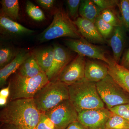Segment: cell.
I'll return each instance as SVG.
<instances>
[{"mask_svg":"<svg viewBox=\"0 0 129 129\" xmlns=\"http://www.w3.org/2000/svg\"><path fill=\"white\" fill-rule=\"evenodd\" d=\"M41 112L33 99H19L8 102L0 112V121L16 129H36Z\"/></svg>","mask_w":129,"mask_h":129,"instance_id":"6da1fadb","label":"cell"},{"mask_svg":"<svg viewBox=\"0 0 129 129\" xmlns=\"http://www.w3.org/2000/svg\"><path fill=\"white\" fill-rule=\"evenodd\" d=\"M68 86L69 100L78 113L105 107L98 92L96 83L85 78Z\"/></svg>","mask_w":129,"mask_h":129,"instance_id":"7a4b0ae2","label":"cell"},{"mask_svg":"<svg viewBox=\"0 0 129 129\" xmlns=\"http://www.w3.org/2000/svg\"><path fill=\"white\" fill-rule=\"evenodd\" d=\"M33 100L41 112H45L69 99L68 85L58 80L49 81L35 94Z\"/></svg>","mask_w":129,"mask_h":129,"instance_id":"3957f363","label":"cell"},{"mask_svg":"<svg viewBox=\"0 0 129 129\" xmlns=\"http://www.w3.org/2000/svg\"><path fill=\"white\" fill-rule=\"evenodd\" d=\"M49 81L46 74L43 72L32 78L24 77L18 73H15L8 84L10 90L9 102L17 99H33L36 93Z\"/></svg>","mask_w":129,"mask_h":129,"instance_id":"277c9868","label":"cell"},{"mask_svg":"<svg viewBox=\"0 0 129 129\" xmlns=\"http://www.w3.org/2000/svg\"><path fill=\"white\" fill-rule=\"evenodd\" d=\"M38 37L42 43L61 37L79 39L82 36L68 13L60 8L54 14L51 24Z\"/></svg>","mask_w":129,"mask_h":129,"instance_id":"5b68a950","label":"cell"},{"mask_svg":"<svg viewBox=\"0 0 129 129\" xmlns=\"http://www.w3.org/2000/svg\"><path fill=\"white\" fill-rule=\"evenodd\" d=\"M98 92L107 108L129 103V94L109 74L96 83Z\"/></svg>","mask_w":129,"mask_h":129,"instance_id":"8992f818","label":"cell"},{"mask_svg":"<svg viewBox=\"0 0 129 129\" xmlns=\"http://www.w3.org/2000/svg\"><path fill=\"white\" fill-rule=\"evenodd\" d=\"M44 113L56 129H66L73 122L78 120V112L69 99Z\"/></svg>","mask_w":129,"mask_h":129,"instance_id":"52a82bcc","label":"cell"},{"mask_svg":"<svg viewBox=\"0 0 129 129\" xmlns=\"http://www.w3.org/2000/svg\"><path fill=\"white\" fill-rule=\"evenodd\" d=\"M65 43L70 49L79 55L100 60L108 65L110 63V59L107 57L102 48L89 42L83 37L79 39L67 40Z\"/></svg>","mask_w":129,"mask_h":129,"instance_id":"ba28073f","label":"cell"},{"mask_svg":"<svg viewBox=\"0 0 129 129\" xmlns=\"http://www.w3.org/2000/svg\"><path fill=\"white\" fill-rule=\"evenodd\" d=\"M111 112L105 107L78 113V120L88 129H105Z\"/></svg>","mask_w":129,"mask_h":129,"instance_id":"9c48e42d","label":"cell"},{"mask_svg":"<svg viewBox=\"0 0 129 129\" xmlns=\"http://www.w3.org/2000/svg\"><path fill=\"white\" fill-rule=\"evenodd\" d=\"M86 63L85 57L78 55L63 70L56 80L68 86L83 80L85 79Z\"/></svg>","mask_w":129,"mask_h":129,"instance_id":"30bf717a","label":"cell"},{"mask_svg":"<svg viewBox=\"0 0 129 129\" xmlns=\"http://www.w3.org/2000/svg\"><path fill=\"white\" fill-rule=\"evenodd\" d=\"M54 57L50 69L46 73L49 81L56 80L61 72L72 60V55L67 48L58 45L53 46Z\"/></svg>","mask_w":129,"mask_h":129,"instance_id":"8fae6325","label":"cell"},{"mask_svg":"<svg viewBox=\"0 0 129 129\" xmlns=\"http://www.w3.org/2000/svg\"><path fill=\"white\" fill-rule=\"evenodd\" d=\"M73 22L81 36L89 42L94 44L106 43V40L100 34L94 23L80 17Z\"/></svg>","mask_w":129,"mask_h":129,"instance_id":"7c38bea8","label":"cell"},{"mask_svg":"<svg viewBox=\"0 0 129 129\" xmlns=\"http://www.w3.org/2000/svg\"><path fill=\"white\" fill-rule=\"evenodd\" d=\"M1 33L7 36L17 37L34 34V30L25 27L1 13Z\"/></svg>","mask_w":129,"mask_h":129,"instance_id":"4fadbf2b","label":"cell"},{"mask_svg":"<svg viewBox=\"0 0 129 129\" xmlns=\"http://www.w3.org/2000/svg\"><path fill=\"white\" fill-rule=\"evenodd\" d=\"M127 32L123 25L115 27L109 41L113 51V59L119 64L126 45Z\"/></svg>","mask_w":129,"mask_h":129,"instance_id":"5bb4252c","label":"cell"},{"mask_svg":"<svg viewBox=\"0 0 129 129\" xmlns=\"http://www.w3.org/2000/svg\"><path fill=\"white\" fill-rule=\"evenodd\" d=\"M30 55L27 51H20L13 60L0 70V87L2 88L7 83L8 78L19 69L21 65Z\"/></svg>","mask_w":129,"mask_h":129,"instance_id":"9a60e30c","label":"cell"},{"mask_svg":"<svg viewBox=\"0 0 129 129\" xmlns=\"http://www.w3.org/2000/svg\"><path fill=\"white\" fill-rule=\"evenodd\" d=\"M109 75L108 65L96 61L89 60L86 63L85 78L96 83L103 80Z\"/></svg>","mask_w":129,"mask_h":129,"instance_id":"2e32d148","label":"cell"},{"mask_svg":"<svg viewBox=\"0 0 129 129\" xmlns=\"http://www.w3.org/2000/svg\"><path fill=\"white\" fill-rule=\"evenodd\" d=\"M109 74L129 94V70L110 59Z\"/></svg>","mask_w":129,"mask_h":129,"instance_id":"e0dca14e","label":"cell"},{"mask_svg":"<svg viewBox=\"0 0 129 129\" xmlns=\"http://www.w3.org/2000/svg\"><path fill=\"white\" fill-rule=\"evenodd\" d=\"M32 55L34 57L42 71L46 73L51 68L53 62V47H48L35 51Z\"/></svg>","mask_w":129,"mask_h":129,"instance_id":"ac0fdd59","label":"cell"},{"mask_svg":"<svg viewBox=\"0 0 129 129\" xmlns=\"http://www.w3.org/2000/svg\"><path fill=\"white\" fill-rule=\"evenodd\" d=\"M103 11L92 0L81 1L79 14L83 18L94 23L97 17Z\"/></svg>","mask_w":129,"mask_h":129,"instance_id":"d6986e66","label":"cell"},{"mask_svg":"<svg viewBox=\"0 0 129 129\" xmlns=\"http://www.w3.org/2000/svg\"><path fill=\"white\" fill-rule=\"evenodd\" d=\"M18 70L20 75L28 78L35 77L43 72L32 55L24 62Z\"/></svg>","mask_w":129,"mask_h":129,"instance_id":"ffe728a7","label":"cell"},{"mask_svg":"<svg viewBox=\"0 0 129 129\" xmlns=\"http://www.w3.org/2000/svg\"><path fill=\"white\" fill-rule=\"evenodd\" d=\"M1 13L5 16L13 21H16L19 18V4L17 0H2Z\"/></svg>","mask_w":129,"mask_h":129,"instance_id":"44dd1931","label":"cell"},{"mask_svg":"<svg viewBox=\"0 0 129 129\" xmlns=\"http://www.w3.org/2000/svg\"><path fill=\"white\" fill-rule=\"evenodd\" d=\"M105 129H129V123L119 115L111 112Z\"/></svg>","mask_w":129,"mask_h":129,"instance_id":"7402d4cb","label":"cell"},{"mask_svg":"<svg viewBox=\"0 0 129 129\" xmlns=\"http://www.w3.org/2000/svg\"><path fill=\"white\" fill-rule=\"evenodd\" d=\"M94 23L98 30L104 39H107L112 36L115 27L104 21L100 15L97 17Z\"/></svg>","mask_w":129,"mask_h":129,"instance_id":"603a6c76","label":"cell"},{"mask_svg":"<svg viewBox=\"0 0 129 129\" xmlns=\"http://www.w3.org/2000/svg\"><path fill=\"white\" fill-rule=\"evenodd\" d=\"M100 16L104 21L115 27L123 25L120 16H117L113 9L103 10Z\"/></svg>","mask_w":129,"mask_h":129,"instance_id":"cb8c5ba5","label":"cell"},{"mask_svg":"<svg viewBox=\"0 0 129 129\" xmlns=\"http://www.w3.org/2000/svg\"><path fill=\"white\" fill-rule=\"evenodd\" d=\"M26 11L28 16L35 21L41 22L45 19L43 12L29 1L26 2Z\"/></svg>","mask_w":129,"mask_h":129,"instance_id":"d4e9b609","label":"cell"},{"mask_svg":"<svg viewBox=\"0 0 129 129\" xmlns=\"http://www.w3.org/2000/svg\"><path fill=\"white\" fill-rule=\"evenodd\" d=\"M120 20L127 32H129V0H121L118 6Z\"/></svg>","mask_w":129,"mask_h":129,"instance_id":"484cf974","label":"cell"},{"mask_svg":"<svg viewBox=\"0 0 129 129\" xmlns=\"http://www.w3.org/2000/svg\"><path fill=\"white\" fill-rule=\"evenodd\" d=\"M17 53L7 46L1 47L0 49V68H2L14 59Z\"/></svg>","mask_w":129,"mask_h":129,"instance_id":"4316f807","label":"cell"},{"mask_svg":"<svg viewBox=\"0 0 129 129\" xmlns=\"http://www.w3.org/2000/svg\"><path fill=\"white\" fill-rule=\"evenodd\" d=\"M80 0H68L67 4L68 14L70 18L75 20L79 17Z\"/></svg>","mask_w":129,"mask_h":129,"instance_id":"83f0119b","label":"cell"},{"mask_svg":"<svg viewBox=\"0 0 129 129\" xmlns=\"http://www.w3.org/2000/svg\"><path fill=\"white\" fill-rule=\"evenodd\" d=\"M109 110L124 119L129 123V103L116 106Z\"/></svg>","mask_w":129,"mask_h":129,"instance_id":"f1b7e54d","label":"cell"},{"mask_svg":"<svg viewBox=\"0 0 129 129\" xmlns=\"http://www.w3.org/2000/svg\"><path fill=\"white\" fill-rule=\"evenodd\" d=\"M95 4L103 10L113 9L118 6L119 1L117 0H92Z\"/></svg>","mask_w":129,"mask_h":129,"instance_id":"f546056e","label":"cell"},{"mask_svg":"<svg viewBox=\"0 0 129 129\" xmlns=\"http://www.w3.org/2000/svg\"><path fill=\"white\" fill-rule=\"evenodd\" d=\"M36 129H56L53 123L45 115L44 113L41 112L40 121Z\"/></svg>","mask_w":129,"mask_h":129,"instance_id":"4dcf8cb0","label":"cell"},{"mask_svg":"<svg viewBox=\"0 0 129 129\" xmlns=\"http://www.w3.org/2000/svg\"><path fill=\"white\" fill-rule=\"evenodd\" d=\"M120 62L121 66L129 70V47L123 53Z\"/></svg>","mask_w":129,"mask_h":129,"instance_id":"1f68e13d","label":"cell"},{"mask_svg":"<svg viewBox=\"0 0 129 129\" xmlns=\"http://www.w3.org/2000/svg\"><path fill=\"white\" fill-rule=\"evenodd\" d=\"M55 1L54 0H37L36 2L40 6L46 9H50L52 8Z\"/></svg>","mask_w":129,"mask_h":129,"instance_id":"d6a6232c","label":"cell"},{"mask_svg":"<svg viewBox=\"0 0 129 129\" xmlns=\"http://www.w3.org/2000/svg\"><path fill=\"white\" fill-rule=\"evenodd\" d=\"M66 129H88L78 120L69 125Z\"/></svg>","mask_w":129,"mask_h":129,"instance_id":"836d02e7","label":"cell"},{"mask_svg":"<svg viewBox=\"0 0 129 129\" xmlns=\"http://www.w3.org/2000/svg\"><path fill=\"white\" fill-rule=\"evenodd\" d=\"M10 94V88L8 85L7 87L2 88L0 90V97H2L9 99Z\"/></svg>","mask_w":129,"mask_h":129,"instance_id":"e575fe53","label":"cell"},{"mask_svg":"<svg viewBox=\"0 0 129 129\" xmlns=\"http://www.w3.org/2000/svg\"><path fill=\"white\" fill-rule=\"evenodd\" d=\"M9 102V99L2 97H0V106L2 107H5Z\"/></svg>","mask_w":129,"mask_h":129,"instance_id":"d590c367","label":"cell"},{"mask_svg":"<svg viewBox=\"0 0 129 129\" xmlns=\"http://www.w3.org/2000/svg\"><path fill=\"white\" fill-rule=\"evenodd\" d=\"M0 129H16L15 127L11 125L1 123Z\"/></svg>","mask_w":129,"mask_h":129,"instance_id":"8d00e7d4","label":"cell"}]
</instances>
